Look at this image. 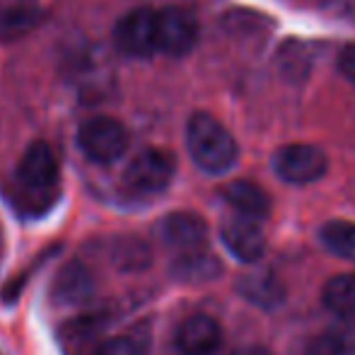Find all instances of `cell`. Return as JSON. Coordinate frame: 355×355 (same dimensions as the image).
Listing matches in <instances>:
<instances>
[{"label": "cell", "mask_w": 355, "mask_h": 355, "mask_svg": "<svg viewBox=\"0 0 355 355\" xmlns=\"http://www.w3.org/2000/svg\"><path fill=\"white\" fill-rule=\"evenodd\" d=\"M187 148L191 159L208 174H225L239 157L237 141L208 112L191 114L187 123Z\"/></svg>", "instance_id": "obj_1"}, {"label": "cell", "mask_w": 355, "mask_h": 355, "mask_svg": "<svg viewBox=\"0 0 355 355\" xmlns=\"http://www.w3.org/2000/svg\"><path fill=\"white\" fill-rule=\"evenodd\" d=\"M17 184L19 191L32 201H51L58 189V157L51 145L37 141L24 150L17 164Z\"/></svg>", "instance_id": "obj_2"}, {"label": "cell", "mask_w": 355, "mask_h": 355, "mask_svg": "<svg viewBox=\"0 0 355 355\" xmlns=\"http://www.w3.org/2000/svg\"><path fill=\"white\" fill-rule=\"evenodd\" d=\"M177 172V159L169 150L162 148H145L128 162L123 172V184L128 191L153 196L172 184Z\"/></svg>", "instance_id": "obj_3"}, {"label": "cell", "mask_w": 355, "mask_h": 355, "mask_svg": "<svg viewBox=\"0 0 355 355\" xmlns=\"http://www.w3.org/2000/svg\"><path fill=\"white\" fill-rule=\"evenodd\" d=\"M78 148L92 162L112 164L126 153L128 131L112 116H92L78 128Z\"/></svg>", "instance_id": "obj_4"}, {"label": "cell", "mask_w": 355, "mask_h": 355, "mask_svg": "<svg viewBox=\"0 0 355 355\" xmlns=\"http://www.w3.org/2000/svg\"><path fill=\"white\" fill-rule=\"evenodd\" d=\"M198 42V22L184 8H164L155 12V51L182 58L191 53Z\"/></svg>", "instance_id": "obj_5"}, {"label": "cell", "mask_w": 355, "mask_h": 355, "mask_svg": "<svg viewBox=\"0 0 355 355\" xmlns=\"http://www.w3.org/2000/svg\"><path fill=\"white\" fill-rule=\"evenodd\" d=\"M273 172L288 184H312L327 174L329 159L312 143H288L273 153Z\"/></svg>", "instance_id": "obj_6"}, {"label": "cell", "mask_w": 355, "mask_h": 355, "mask_svg": "<svg viewBox=\"0 0 355 355\" xmlns=\"http://www.w3.org/2000/svg\"><path fill=\"white\" fill-rule=\"evenodd\" d=\"M114 44L123 56L148 58L155 53V10L136 8L114 27Z\"/></svg>", "instance_id": "obj_7"}, {"label": "cell", "mask_w": 355, "mask_h": 355, "mask_svg": "<svg viewBox=\"0 0 355 355\" xmlns=\"http://www.w3.org/2000/svg\"><path fill=\"white\" fill-rule=\"evenodd\" d=\"M159 239L174 249L177 254H189L206 249L208 244V225L198 213L191 211H177L162 218L157 227Z\"/></svg>", "instance_id": "obj_8"}, {"label": "cell", "mask_w": 355, "mask_h": 355, "mask_svg": "<svg viewBox=\"0 0 355 355\" xmlns=\"http://www.w3.org/2000/svg\"><path fill=\"white\" fill-rule=\"evenodd\" d=\"M220 239H223L225 249L237 261L244 263L259 261L263 257V252H266L263 230L259 227L257 220L242 218V215H234V218L225 220L223 227H220Z\"/></svg>", "instance_id": "obj_9"}, {"label": "cell", "mask_w": 355, "mask_h": 355, "mask_svg": "<svg viewBox=\"0 0 355 355\" xmlns=\"http://www.w3.org/2000/svg\"><path fill=\"white\" fill-rule=\"evenodd\" d=\"M223 346V327L208 314H193L177 329V348L182 355H215Z\"/></svg>", "instance_id": "obj_10"}, {"label": "cell", "mask_w": 355, "mask_h": 355, "mask_svg": "<svg viewBox=\"0 0 355 355\" xmlns=\"http://www.w3.org/2000/svg\"><path fill=\"white\" fill-rule=\"evenodd\" d=\"M44 19L37 0H0V42L27 37Z\"/></svg>", "instance_id": "obj_11"}, {"label": "cell", "mask_w": 355, "mask_h": 355, "mask_svg": "<svg viewBox=\"0 0 355 355\" xmlns=\"http://www.w3.org/2000/svg\"><path fill=\"white\" fill-rule=\"evenodd\" d=\"M234 288H237V293L242 295L247 302H252L254 307H261V309H276L285 300L283 283L278 281L271 271L244 273Z\"/></svg>", "instance_id": "obj_12"}, {"label": "cell", "mask_w": 355, "mask_h": 355, "mask_svg": "<svg viewBox=\"0 0 355 355\" xmlns=\"http://www.w3.org/2000/svg\"><path fill=\"white\" fill-rule=\"evenodd\" d=\"M223 198L234 208V213L249 220L266 218L268 211H271V201H268L266 191L254 182H244V179L230 182L223 189Z\"/></svg>", "instance_id": "obj_13"}, {"label": "cell", "mask_w": 355, "mask_h": 355, "mask_svg": "<svg viewBox=\"0 0 355 355\" xmlns=\"http://www.w3.org/2000/svg\"><path fill=\"white\" fill-rule=\"evenodd\" d=\"M302 355H355V317L341 319L336 327L317 334Z\"/></svg>", "instance_id": "obj_14"}, {"label": "cell", "mask_w": 355, "mask_h": 355, "mask_svg": "<svg viewBox=\"0 0 355 355\" xmlns=\"http://www.w3.org/2000/svg\"><path fill=\"white\" fill-rule=\"evenodd\" d=\"M53 297L61 304H78L85 302L92 293V276L83 263L73 261L61 268V273L53 281Z\"/></svg>", "instance_id": "obj_15"}, {"label": "cell", "mask_w": 355, "mask_h": 355, "mask_svg": "<svg viewBox=\"0 0 355 355\" xmlns=\"http://www.w3.org/2000/svg\"><path fill=\"white\" fill-rule=\"evenodd\" d=\"M220 261L208 254L206 249H198V252H189V254H177L172 263V276L179 281L187 283H203V281H213L220 276Z\"/></svg>", "instance_id": "obj_16"}, {"label": "cell", "mask_w": 355, "mask_h": 355, "mask_svg": "<svg viewBox=\"0 0 355 355\" xmlns=\"http://www.w3.org/2000/svg\"><path fill=\"white\" fill-rule=\"evenodd\" d=\"M322 300L327 309L341 319L355 317V273H338L329 278L322 290Z\"/></svg>", "instance_id": "obj_17"}, {"label": "cell", "mask_w": 355, "mask_h": 355, "mask_svg": "<svg viewBox=\"0 0 355 355\" xmlns=\"http://www.w3.org/2000/svg\"><path fill=\"white\" fill-rule=\"evenodd\" d=\"M319 239H322V244L331 254L355 263V223H348V220H329L319 230Z\"/></svg>", "instance_id": "obj_18"}, {"label": "cell", "mask_w": 355, "mask_h": 355, "mask_svg": "<svg viewBox=\"0 0 355 355\" xmlns=\"http://www.w3.org/2000/svg\"><path fill=\"white\" fill-rule=\"evenodd\" d=\"M112 261L121 271H143L150 263V249L136 237H121L114 242Z\"/></svg>", "instance_id": "obj_19"}, {"label": "cell", "mask_w": 355, "mask_h": 355, "mask_svg": "<svg viewBox=\"0 0 355 355\" xmlns=\"http://www.w3.org/2000/svg\"><path fill=\"white\" fill-rule=\"evenodd\" d=\"M99 51H78L73 56V66H71V75L78 80L80 92H94L97 89H104L102 78H109V75H97V66L102 63V56H97Z\"/></svg>", "instance_id": "obj_20"}, {"label": "cell", "mask_w": 355, "mask_h": 355, "mask_svg": "<svg viewBox=\"0 0 355 355\" xmlns=\"http://www.w3.org/2000/svg\"><path fill=\"white\" fill-rule=\"evenodd\" d=\"M89 355H150L148 336L145 334H121V336L104 338Z\"/></svg>", "instance_id": "obj_21"}, {"label": "cell", "mask_w": 355, "mask_h": 355, "mask_svg": "<svg viewBox=\"0 0 355 355\" xmlns=\"http://www.w3.org/2000/svg\"><path fill=\"white\" fill-rule=\"evenodd\" d=\"M338 71L346 80L355 85V44H348L341 53H338Z\"/></svg>", "instance_id": "obj_22"}, {"label": "cell", "mask_w": 355, "mask_h": 355, "mask_svg": "<svg viewBox=\"0 0 355 355\" xmlns=\"http://www.w3.org/2000/svg\"><path fill=\"white\" fill-rule=\"evenodd\" d=\"M232 355H273V353L263 346H239V348H234Z\"/></svg>", "instance_id": "obj_23"}]
</instances>
